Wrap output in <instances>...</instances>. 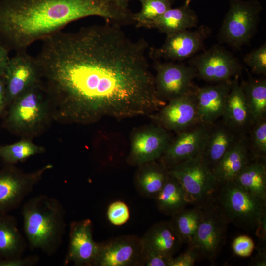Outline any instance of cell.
<instances>
[{
  "mask_svg": "<svg viewBox=\"0 0 266 266\" xmlns=\"http://www.w3.org/2000/svg\"><path fill=\"white\" fill-rule=\"evenodd\" d=\"M42 41L34 57L57 121L88 124L148 116L166 103L156 90L148 43L133 40L121 27L105 22Z\"/></svg>",
  "mask_w": 266,
  "mask_h": 266,
  "instance_id": "obj_1",
  "label": "cell"
},
{
  "mask_svg": "<svg viewBox=\"0 0 266 266\" xmlns=\"http://www.w3.org/2000/svg\"><path fill=\"white\" fill-rule=\"evenodd\" d=\"M127 1L118 0H0V44L27 50L78 20L97 16L119 27L134 23Z\"/></svg>",
  "mask_w": 266,
  "mask_h": 266,
  "instance_id": "obj_2",
  "label": "cell"
},
{
  "mask_svg": "<svg viewBox=\"0 0 266 266\" xmlns=\"http://www.w3.org/2000/svg\"><path fill=\"white\" fill-rule=\"evenodd\" d=\"M21 214L27 242L32 250L48 256L55 253L66 230L65 210L56 198L46 195L34 196L22 207Z\"/></svg>",
  "mask_w": 266,
  "mask_h": 266,
  "instance_id": "obj_3",
  "label": "cell"
},
{
  "mask_svg": "<svg viewBox=\"0 0 266 266\" xmlns=\"http://www.w3.org/2000/svg\"><path fill=\"white\" fill-rule=\"evenodd\" d=\"M214 201L229 223L258 236L266 234V200L245 191L234 181L218 184Z\"/></svg>",
  "mask_w": 266,
  "mask_h": 266,
  "instance_id": "obj_4",
  "label": "cell"
},
{
  "mask_svg": "<svg viewBox=\"0 0 266 266\" xmlns=\"http://www.w3.org/2000/svg\"><path fill=\"white\" fill-rule=\"evenodd\" d=\"M50 117V104L39 82L12 101L8 122L22 138L32 139L44 129Z\"/></svg>",
  "mask_w": 266,
  "mask_h": 266,
  "instance_id": "obj_5",
  "label": "cell"
},
{
  "mask_svg": "<svg viewBox=\"0 0 266 266\" xmlns=\"http://www.w3.org/2000/svg\"><path fill=\"white\" fill-rule=\"evenodd\" d=\"M262 10L256 0H230L219 38L235 48L248 43L255 34Z\"/></svg>",
  "mask_w": 266,
  "mask_h": 266,
  "instance_id": "obj_6",
  "label": "cell"
},
{
  "mask_svg": "<svg viewBox=\"0 0 266 266\" xmlns=\"http://www.w3.org/2000/svg\"><path fill=\"white\" fill-rule=\"evenodd\" d=\"M182 184L193 205L201 206L213 199L218 183L202 154L169 169Z\"/></svg>",
  "mask_w": 266,
  "mask_h": 266,
  "instance_id": "obj_7",
  "label": "cell"
},
{
  "mask_svg": "<svg viewBox=\"0 0 266 266\" xmlns=\"http://www.w3.org/2000/svg\"><path fill=\"white\" fill-rule=\"evenodd\" d=\"M200 207L202 217L190 246L213 263L225 244L229 223L213 199Z\"/></svg>",
  "mask_w": 266,
  "mask_h": 266,
  "instance_id": "obj_8",
  "label": "cell"
},
{
  "mask_svg": "<svg viewBox=\"0 0 266 266\" xmlns=\"http://www.w3.org/2000/svg\"><path fill=\"white\" fill-rule=\"evenodd\" d=\"M52 167L47 164L31 172H25L13 166L0 171V215L19 208L26 197Z\"/></svg>",
  "mask_w": 266,
  "mask_h": 266,
  "instance_id": "obj_9",
  "label": "cell"
},
{
  "mask_svg": "<svg viewBox=\"0 0 266 266\" xmlns=\"http://www.w3.org/2000/svg\"><path fill=\"white\" fill-rule=\"evenodd\" d=\"M172 137L169 131L154 123L134 129L131 134L127 163L137 166L145 163L158 161Z\"/></svg>",
  "mask_w": 266,
  "mask_h": 266,
  "instance_id": "obj_10",
  "label": "cell"
},
{
  "mask_svg": "<svg viewBox=\"0 0 266 266\" xmlns=\"http://www.w3.org/2000/svg\"><path fill=\"white\" fill-rule=\"evenodd\" d=\"M189 64L195 69L197 76L206 81L216 83L238 77L242 70L239 60L218 45L193 57Z\"/></svg>",
  "mask_w": 266,
  "mask_h": 266,
  "instance_id": "obj_11",
  "label": "cell"
},
{
  "mask_svg": "<svg viewBox=\"0 0 266 266\" xmlns=\"http://www.w3.org/2000/svg\"><path fill=\"white\" fill-rule=\"evenodd\" d=\"M153 67L156 72L154 81L157 93L165 101L195 91L197 86L193 80L197 74L192 66L157 60Z\"/></svg>",
  "mask_w": 266,
  "mask_h": 266,
  "instance_id": "obj_12",
  "label": "cell"
},
{
  "mask_svg": "<svg viewBox=\"0 0 266 266\" xmlns=\"http://www.w3.org/2000/svg\"><path fill=\"white\" fill-rule=\"evenodd\" d=\"M211 126L198 123L176 133L158 160L168 169L188 159L202 154Z\"/></svg>",
  "mask_w": 266,
  "mask_h": 266,
  "instance_id": "obj_13",
  "label": "cell"
},
{
  "mask_svg": "<svg viewBox=\"0 0 266 266\" xmlns=\"http://www.w3.org/2000/svg\"><path fill=\"white\" fill-rule=\"evenodd\" d=\"M211 31L209 27L202 25L194 30H186L166 35L161 47L149 48V56L156 60L182 61L188 59L203 48Z\"/></svg>",
  "mask_w": 266,
  "mask_h": 266,
  "instance_id": "obj_14",
  "label": "cell"
},
{
  "mask_svg": "<svg viewBox=\"0 0 266 266\" xmlns=\"http://www.w3.org/2000/svg\"><path fill=\"white\" fill-rule=\"evenodd\" d=\"M141 237L124 235L99 243L93 266H142Z\"/></svg>",
  "mask_w": 266,
  "mask_h": 266,
  "instance_id": "obj_15",
  "label": "cell"
},
{
  "mask_svg": "<svg viewBox=\"0 0 266 266\" xmlns=\"http://www.w3.org/2000/svg\"><path fill=\"white\" fill-rule=\"evenodd\" d=\"M153 123L176 133L199 123L195 90L168 101L148 116Z\"/></svg>",
  "mask_w": 266,
  "mask_h": 266,
  "instance_id": "obj_16",
  "label": "cell"
},
{
  "mask_svg": "<svg viewBox=\"0 0 266 266\" xmlns=\"http://www.w3.org/2000/svg\"><path fill=\"white\" fill-rule=\"evenodd\" d=\"M10 57L4 76L7 100L13 101L30 88L40 82L34 57L27 50L15 52Z\"/></svg>",
  "mask_w": 266,
  "mask_h": 266,
  "instance_id": "obj_17",
  "label": "cell"
},
{
  "mask_svg": "<svg viewBox=\"0 0 266 266\" xmlns=\"http://www.w3.org/2000/svg\"><path fill=\"white\" fill-rule=\"evenodd\" d=\"M99 243L93 238L92 223L89 219L71 222L69 243L64 265L93 266L97 256Z\"/></svg>",
  "mask_w": 266,
  "mask_h": 266,
  "instance_id": "obj_18",
  "label": "cell"
},
{
  "mask_svg": "<svg viewBox=\"0 0 266 266\" xmlns=\"http://www.w3.org/2000/svg\"><path fill=\"white\" fill-rule=\"evenodd\" d=\"M232 83V80L196 87L195 95L199 123L212 126L222 117Z\"/></svg>",
  "mask_w": 266,
  "mask_h": 266,
  "instance_id": "obj_19",
  "label": "cell"
},
{
  "mask_svg": "<svg viewBox=\"0 0 266 266\" xmlns=\"http://www.w3.org/2000/svg\"><path fill=\"white\" fill-rule=\"evenodd\" d=\"M238 77L232 80L221 118L230 128L241 134L247 135L253 123Z\"/></svg>",
  "mask_w": 266,
  "mask_h": 266,
  "instance_id": "obj_20",
  "label": "cell"
},
{
  "mask_svg": "<svg viewBox=\"0 0 266 266\" xmlns=\"http://www.w3.org/2000/svg\"><path fill=\"white\" fill-rule=\"evenodd\" d=\"M252 159L247 135H243L212 169L218 184L233 181Z\"/></svg>",
  "mask_w": 266,
  "mask_h": 266,
  "instance_id": "obj_21",
  "label": "cell"
},
{
  "mask_svg": "<svg viewBox=\"0 0 266 266\" xmlns=\"http://www.w3.org/2000/svg\"><path fill=\"white\" fill-rule=\"evenodd\" d=\"M142 238L143 249L171 258L183 243L169 221L151 226Z\"/></svg>",
  "mask_w": 266,
  "mask_h": 266,
  "instance_id": "obj_22",
  "label": "cell"
},
{
  "mask_svg": "<svg viewBox=\"0 0 266 266\" xmlns=\"http://www.w3.org/2000/svg\"><path fill=\"white\" fill-rule=\"evenodd\" d=\"M243 135L236 132L222 120L211 126L202 157L212 169L225 154Z\"/></svg>",
  "mask_w": 266,
  "mask_h": 266,
  "instance_id": "obj_23",
  "label": "cell"
},
{
  "mask_svg": "<svg viewBox=\"0 0 266 266\" xmlns=\"http://www.w3.org/2000/svg\"><path fill=\"white\" fill-rule=\"evenodd\" d=\"M134 177L135 187L142 197L154 199L166 183L169 169L158 161L144 163L137 166Z\"/></svg>",
  "mask_w": 266,
  "mask_h": 266,
  "instance_id": "obj_24",
  "label": "cell"
},
{
  "mask_svg": "<svg viewBox=\"0 0 266 266\" xmlns=\"http://www.w3.org/2000/svg\"><path fill=\"white\" fill-rule=\"evenodd\" d=\"M198 18L189 6L172 7L150 23L146 28L156 29L166 35L197 26Z\"/></svg>",
  "mask_w": 266,
  "mask_h": 266,
  "instance_id": "obj_25",
  "label": "cell"
},
{
  "mask_svg": "<svg viewBox=\"0 0 266 266\" xmlns=\"http://www.w3.org/2000/svg\"><path fill=\"white\" fill-rule=\"evenodd\" d=\"M27 244L16 218L9 213L0 215V258L23 256Z\"/></svg>",
  "mask_w": 266,
  "mask_h": 266,
  "instance_id": "obj_26",
  "label": "cell"
},
{
  "mask_svg": "<svg viewBox=\"0 0 266 266\" xmlns=\"http://www.w3.org/2000/svg\"><path fill=\"white\" fill-rule=\"evenodd\" d=\"M154 199L158 210L169 216L192 204L182 184L170 173L166 183Z\"/></svg>",
  "mask_w": 266,
  "mask_h": 266,
  "instance_id": "obj_27",
  "label": "cell"
},
{
  "mask_svg": "<svg viewBox=\"0 0 266 266\" xmlns=\"http://www.w3.org/2000/svg\"><path fill=\"white\" fill-rule=\"evenodd\" d=\"M233 181L249 193L266 200L265 160L252 159Z\"/></svg>",
  "mask_w": 266,
  "mask_h": 266,
  "instance_id": "obj_28",
  "label": "cell"
},
{
  "mask_svg": "<svg viewBox=\"0 0 266 266\" xmlns=\"http://www.w3.org/2000/svg\"><path fill=\"white\" fill-rule=\"evenodd\" d=\"M253 124L266 118V80L250 78L240 84Z\"/></svg>",
  "mask_w": 266,
  "mask_h": 266,
  "instance_id": "obj_29",
  "label": "cell"
},
{
  "mask_svg": "<svg viewBox=\"0 0 266 266\" xmlns=\"http://www.w3.org/2000/svg\"><path fill=\"white\" fill-rule=\"evenodd\" d=\"M170 217L169 221L183 243L190 246L201 219L200 207L185 208Z\"/></svg>",
  "mask_w": 266,
  "mask_h": 266,
  "instance_id": "obj_30",
  "label": "cell"
},
{
  "mask_svg": "<svg viewBox=\"0 0 266 266\" xmlns=\"http://www.w3.org/2000/svg\"><path fill=\"white\" fill-rule=\"evenodd\" d=\"M44 151V147L34 143L32 139L22 138L15 143L0 147V157L6 163L12 165Z\"/></svg>",
  "mask_w": 266,
  "mask_h": 266,
  "instance_id": "obj_31",
  "label": "cell"
},
{
  "mask_svg": "<svg viewBox=\"0 0 266 266\" xmlns=\"http://www.w3.org/2000/svg\"><path fill=\"white\" fill-rule=\"evenodd\" d=\"M172 0H145L141 3L139 12L134 13L137 28H147L152 21L171 8Z\"/></svg>",
  "mask_w": 266,
  "mask_h": 266,
  "instance_id": "obj_32",
  "label": "cell"
},
{
  "mask_svg": "<svg viewBox=\"0 0 266 266\" xmlns=\"http://www.w3.org/2000/svg\"><path fill=\"white\" fill-rule=\"evenodd\" d=\"M247 136L249 150L253 159L266 161V118L254 123Z\"/></svg>",
  "mask_w": 266,
  "mask_h": 266,
  "instance_id": "obj_33",
  "label": "cell"
},
{
  "mask_svg": "<svg viewBox=\"0 0 266 266\" xmlns=\"http://www.w3.org/2000/svg\"><path fill=\"white\" fill-rule=\"evenodd\" d=\"M244 62L257 75H266V44L255 49L244 58Z\"/></svg>",
  "mask_w": 266,
  "mask_h": 266,
  "instance_id": "obj_34",
  "label": "cell"
},
{
  "mask_svg": "<svg viewBox=\"0 0 266 266\" xmlns=\"http://www.w3.org/2000/svg\"><path fill=\"white\" fill-rule=\"evenodd\" d=\"M107 217L111 224L115 226L124 225L130 219V210L123 201L116 200L111 203L107 209Z\"/></svg>",
  "mask_w": 266,
  "mask_h": 266,
  "instance_id": "obj_35",
  "label": "cell"
},
{
  "mask_svg": "<svg viewBox=\"0 0 266 266\" xmlns=\"http://www.w3.org/2000/svg\"><path fill=\"white\" fill-rule=\"evenodd\" d=\"M233 253L241 257H249L255 248L253 239L246 235H240L235 237L232 244Z\"/></svg>",
  "mask_w": 266,
  "mask_h": 266,
  "instance_id": "obj_36",
  "label": "cell"
},
{
  "mask_svg": "<svg viewBox=\"0 0 266 266\" xmlns=\"http://www.w3.org/2000/svg\"><path fill=\"white\" fill-rule=\"evenodd\" d=\"M199 259L200 257L197 251L194 247L188 246L183 253L170 259L169 266H193Z\"/></svg>",
  "mask_w": 266,
  "mask_h": 266,
  "instance_id": "obj_37",
  "label": "cell"
},
{
  "mask_svg": "<svg viewBox=\"0 0 266 266\" xmlns=\"http://www.w3.org/2000/svg\"><path fill=\"white\" fill-rule=\"evenodd\" d=\"M39 257L36 255L11 258H0V266H33L37 264Z\"/></svg>",
  "mask_w": 266,
  "mask_h": 266,
  "instance_id": "obj_38",
  "label": "cell"
},
{
  "mask_svg": "<svg viewBox=\"0 0 266 266\" xmlns=\"http://www.w3.org/2000/svg\"><path fill=\"white\" fill-rule=\"evenodd\" d=\"M171 258L143 249L142 266H169Z\"/></svg>",
  "mask_w": 266,
  "mask_h": 266,
  "instance_id": "obj_39",
  "label": "cell"
},
{
  "mask_svg": "<svg viewBox=\"0 0 266 266\" xmlns=\"http://www.w3.org/2000/svg\"><path fill=\"white\" fill-rule=\"evenodd\" d=\"M261 245H259L258 253L254 258L252 260L251 265L255 266H266V247L264 246L265 238H261Z\"/></svg>",
  "mask_w": 266,
  "mask_h": 266,
  "instance_id": "obj_40",
  "label": "cell"
},
{
  "mask_svg": "<svg viewBox=\"0 0 266 266\" xmlns=\"http://www.w3.org/2000/svg\"><path fill=\"white\" fill-rule=\"evenodd\" d=\"M9 52L0 44V77L4 78L5 70L10 57Z\"/></svg>",
  "mask_w": 266,
  "mask_h": 266,
  "instance_id": "obj_41",
  "label": "cell"
},
{
  "mask_svg": "<svg viewBox=\"0 0 266 266\" xmlns=\"http://www.w3.org/2000/svg\"><path fill=\"white\" fill-rule=\"evenodd\" d=\"M8 100L5 81L3 77H0V111L2 110L4 104Z\"/></svg>",
  "mask_w": 266,
  "mask_h": 266,
  "instance_id": "obj_42",
  "label": "cell"
},
{
  "mask_svg": "<svg viewBox=\"0 0 266 266\" xmlns=\"http://www.w3.org/2000/svg\"><path fill=\"white\" fill-rule=\"evenodd\" d=\"M192 0H185V5L186 6H189V4Z\"/></svg>",
  "mask_w": 266,
  "mask_h": 266,
  "instance_id": "obj_43",
  "label": "cell"
},
{
  "mask_svg": "<svg viewBox=\"0 0 266 266\" xmlns=\"http://www.w3.org/2000/svg\"><path fill=\"white\" fill-rule=\"evenodd\" d=\"M121 1H127L128 0H120ZM139 0V1H140V2H143V1L145 0Z\"/></svg>",
  "mask_w": 266,
  "mask_h": 266,
  "instance_id": "obj_44",
  "label": "cell"
},
{
  "mask_svg": "<svg viewBox=\"0 0 266 266\" xmlns=\"http://www.w3.org/2000/svg\"><path fill=\"white\" fill-rule=\"evenodd\" d=\"M120 0V1H121L120 0Z\"/></svg>",
  "mask_w": 266,
  "mask_h": 266,
  "instance_id": "obj_45",
  "label": "cell"
}]
</instances>
